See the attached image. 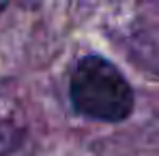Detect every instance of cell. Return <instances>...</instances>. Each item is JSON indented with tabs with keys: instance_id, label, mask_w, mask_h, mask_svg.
I'll return each instance as SVG.
<instances>
[{
	"instance_id": "1",
	"label": "cell",
	"mask_w": 159,
	"mask_h": 156,
	"mask_svg": "<svg viewBox=\"0 0 159 156\" xmlns=\"http://www.w3.org/2000/svg\"><path fill=\"white\" fill-rule=\"evenodd\" d=\"M69 99L80 116L99 122H123L131 116L135 99L125 75L101 56H84L71 71Z\"/></svg>"
},
{
	"instance_id": "2",
	"label": "cell",
	"mask_w": 159,
	"mask_h": 156,
	"mask_svg": "<svg viewBox=\"0 0 159 156\" xmlns=\"http://www.w3.org/2000/svg\"><path fill=\"white\" fill-rule=\"evenodd\" d=\"M24 141V130L11 122H0V156L15 152Z\"/></svg>"
},
{
	"instance_id": "3",
	"label": "cell",
	"mask_w": 159,
	"mask_h": 156,
	"mask_svg": "<svg viewBox=\"0 0 159 156\" xmlns=\"http://www.w3.org/2000/svg\"><path fill=\"white\" fill-rule=\"evenodd\" d=\"M2 9H7V2H2V4H0V11H2Z\"/></svg>"
}]
</instances>
